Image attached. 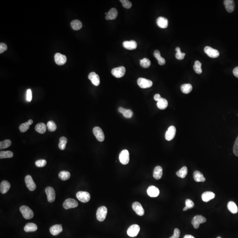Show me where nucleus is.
I'll use <instances>...</instances> for the list:
<instances>
[{
	"instance_id": "obj_1",
	"label": "nucleus",
	"mask_w": 238,
	"mask_h": 238,
	"mask_svg": "<svg viewBox=\"0 0 238 238\" xmlns=\"http://www.w3.org/2000/svg\"><path fill=\"white\" fill-rule=\"evenodd\" d=\"M19 210L25 219L30 220L34 217V214L33 211L26 205L21 206Z\"/></svg>"
},
{
	"instance_id": "obj_2",
	"label": "nucleus",
	"mask_w": 238,
	"mask_h": 238,
	"mask_svg": "<svg viewBox=\"0 0 238 238\" xmlns=\"http://www.w3.org/2000/svg\"><path fill=\"white\" fill-rule=\"evenodd\" d=\"M107 209L106 206H101L97 209L96 213L97 219L99 221H104L107 214Z\"/></svg>"
},
{
	"instance_id": "obj_3",
	"label": "nucleus",
	"mask_w": 238,
	"mask_h": 238,
	"mask_svg": "<svg viewBox=\"0 0 238 238\" xmlns=\"http://www.w3.org/2000/svg\"><path fill=\"white\" fill-rule=\"evenodd\" d=\"M206 221V219L201 215H197L191 221L192 225L194 228L198 229L199 227L200 224L204 223Z\"/></svg>"
},
{
	"instance_id": "obj_4",
	"label": "nucleus",
	"mask_w": 238,
	"mask_h": 238,
	"mask_svg": "<svg viewBox=\"0 0 238 238\" xmlns=\"http://www.w3.org/2000/svg\"><path fill=\"white\" fill-rule=\"evenodd\" d=\"M77 197L79 201L84 203L89 202L90 199V194L86 191H79L77 193Z\"/></svg>"
},
{
	"instance_id": "obj_5",
	"label": "nucleus",
	"mask_w": 238,
	"mask_h": 238,
	"mask_svg": "<svg viewBox=\"0 0 238 238\" xmlns=\"http://www.w3.org/2000/svg\"><path fill=\"white\" fill-rule=\"evenodd\" d=\"M112 75L117 78L122 77H124L126 72V69L125 67L120 66L119 67L113 68L112 70Z\"/></svg>"
},
{
	"instance_id": "obj_6",
	"label": "nucleus",
	"mask_w": 238,
	"mask_h": 238,
	"mask_svg": "<svg viewBox=\"0 0 238 238\" xmlns=\"http://www.w3.org/2000/svg\"><path fill=\"white\" fill-rule=\"evenodd\" d=\"M119 160L123 165H127L130 160L129 153L128 150H124L120 152L119 155Z\"/></svg>"
},
{
	"instance_id": "obj_7",
	"label": "nucleus",
	"mask_w": 238,
	"mask_h": 238,
	"mask_svg": "<svg viewBox=\"0 0 238 238\" xmlns=\"http://www.w3.org/2000/svg\"><path fill=\"white\" fill-rule=\"evenodd\" d=\"M63 207L65 209H68L71 208H75L78 206V203L75 199L68 198L63 203Z\"/></svg>"
},
{
	"instance_id": "obj_8",
	"label": "nucleus",
	"mask_w": 238,
	"mask_h": 238,
	"mask_svg": "<svg viewBox=\"0 0 238 238\" xmlns=\"http://www.w3.org/2000/svg\"><path fill=\"white\" fill-rule=\"evenodd\" d=\"M204 52L208 56L211 58H217L220 55V53L218 50L208 46L205 48Z\"/></svg>"
},
{
	"instance_id": "obj_9",
	"label": "nucleus",
	"mask_w": 238,
	"mask_h": 238,
	"mask_svg": "<svg viewBox=\"0 0 238 238\" xmlns=\"http://www.w3.org/2000/svg\"><path fill=\"white\" fill-rule=\"evenodd\" d=\"M137 83L138 85L141 88L144 89L150 88L153 85V82L151 80L143 78H138L137 80Z\"/></svg>"
},
{
	"instance_id": "obj_10",
	"label": "nucleus",
	"mask_w": 238,
	"mask_h": 238,
	"mask_svg": "<svg viewBox=\"0 0 238 238\" xmlns=\"http://www.w3.org/2000/svg\"><path fill=\"white\" fill-rule=\"evenodd\" d=\"M93 133L99 142H103L105 140V135L102 129L98 127H96L93 128Z\"/></svg>"
},
{
	"instance_id": "obj_11",
	"label": "nucleus",
	"mask_w": 238,
	"mask_h": 238,
	"mask_svg": "<svg viewBox=\"0 0 238 238\" xmlns=\"http://www.w3.org/2000/svg\"><path fill=\"white\" fill-rule=\"evenodd\" d=\"M140 231V227L137 225H131L127 229V234L132 237H136Z\"/></svg>"
},
{
	"instance_id": "obj_12",
	"label": "nucleus",
	"mask_w": 238,
	"mask_h": 238,
	"mask_svg": "<svg viewBox=\"0 0 238 238\" xmlns=\"http://www.w3.org/2000/svg\"><path fill=\"white\" fill-rule=\"evenodd\" d=\"M25 182L26 187L30 191H34L36 188V185L31 175H26L25 178Z\"/></svg>"
},
{
	"instance_id": "obj_13",
	"label": "nucleus",
	"mask_w": 238,
	"mask_h": 238,
	"mask_svg": "<svg viewBox=\"0 0 238 238\" xmlns=\"http://www.w3.org/2000/svg\"><path fill=\"white\" fill-rule=\"evenodd\" d=\"M176 134V128L174 126L169 127L165 135V138L167 141H171L174 138Z\"/></svg>"
},
{
	"instance_id": "obj_14",
	"label": "nucleus",
	"mask_w": 238,
	"mask_h": 238,
	"mask_svg": "<svg viewBox=\"0 0 238 238\" xmlns=\"http://www.w3.org/2000/svg\"><path fill=\"white\" fill-rule=\"evenodd\" d=\"M46 194L47 196V200L49 203H53L55 199V191L53 187H48L46 189Z\"/></svg>"
},
{
	"instance_id": "obj_15",
	"label": "nucleus",
	"mask_w": 238,
	"mask_h": 238,
	"mask_svg": "<svg viewBox=\"0 0 238 238\" xmlns=\"http://www.w3.org/2000/svg\"><path fill=\"white\" fill-rule=\"evenodd\" d=\"M54 59L56 63L59 65H65L67 61L66 56L60 53H56L55 54Z\"/></svg>"
},
{
	"instance_id": "obj_16",
	"label": "nucleus",
	"mask_w": 238,
	"mask_h": 238,
	"mask_svg": "<svg viewBox=\"0 0 238 238\" xmlns=\"http://www.w3.org/2000/svg\"><path fill=\"white\" fill-rule=\"evenodd\" d=\"M132 207L134 211L136 212L138 215L142 216L144 214V210L140 203L135 202L133 203Z\"/></svg>"
},
{
	"instance_id": "obj_17",
	"label": "nucleus",
	"mask_w": 238,
	"mask_h": 238,
	"mask_svg": "<svg viewBox=\"0 0 238 238\" xmlns=\"http://www.w3.org/2000/svg\"><path fill=\"white\" fill-rule=\"evenodd\" d=\"M147 192L148 196L151 197H157L160 193L158 188L154 186H150L147 189Z\"/></svg>"
},
{
	"instance_id": "obj_18",
	"label": "nucleus",
	"mask_w": 238,
	"mask_h": 238,
	"mask_svg": "<svg viewBox=\"0 0 238 238\" xmlns=\"http://www.w3.org/2000/svg\"><path fill=\"white\" fill-rule=\"evenodd\" d=\"M88 78L92 82V84L96 86H98L100 84V80L99 76L95 72H92L89 74Z\"/></svg>"
},
{
	"instance_id": "obj_19",
	"label": "nucleus",
	"mask_w": 238,
	"mask_h": 238,
	"mask_svg": "<svg viewBox=\"0 0 238 238\" xmlns=\"http://www.w3.org/2000/svg\"><path fill=\"white\" fill-rule=\"evenodd\" d=\"M123 45L124 47L128 50H133V49H136L137 47V44L136 42L134 40L125 41L123 42Z\"/></svg>"
},
{
	"instance_id": "obj_20",
	"label": "nucleus",
	"mask_w": 238,
	"mask_h": 238,
	"mask_svg": "<svg viewBox=\"0 0 238 238\" xmlns=\"http://www.w3.org/2000/svg\"><path fill=\"white\" fill-rule=\"evenodd\" d=\"M49 231L52 235H54V236L58 235L63 231L62 225H54L50 228Z\"/></svg>"
},
{
	"instance_id": "obj_21",
	"label": "nucleus",
	"mask_w": 238,
	"mask_h": 238,
	"mask_svg": "<svg viewBox=\"0 0 238 238\" xmlns=\"http://www.w3.org/2000/svg\"><path fill=\"white\" fill-rule=\"evenodd\" d=\"M224 5L228 13H231L233 12L235 7V4L233 0H225L224 1Z\"/></svg>"
},
{
	"instance_id": "obj_22",
	"label": "nucleus",
	"mask_w": 238,
	"mask_h": 238,
	"mask_svg": "<svg viewBox=\"0 0 238 238\" xmlns=\"http://www.w3.org/2000/svg\"><path fill=\"white\" fill-rule=\"evenodd\" d=\"M11 185L8 181L6 180H3L1 183L0 185V191L3 194H6L10 189Z\"/></svg>"
},
{
	"instance_id": "obj_23",
	"label": "nucleus",
	"mask_w": 238,
	"mask_h": 238,
	"mask_svg": "<svg viewBox=\"0 0 238 238\" xmlns=\"http://www.w3.org/2000/svg\"><path fill=\"white\" fill-rule=\"evenodd\" d=\"M215 197L214 193L211 191H206L203 193L202 196V200L204 202H209L210 200L214 199Z\"/></svg>"
},
{
	"instance_id": "obj_24",
	"label": "nucleus",
	"mask_w": 238,
	"mask_h": 238,
	"mask_svg": "<svg viewBox=\"0 0 238 238\" xmlns=\"http://www.w3.org/2000/svg\"><path fill=\"white\" fill-rule=\"evenodd\" d=\"M117 15L118 12L117 9L115 8H111L106 15V20H113L117 17Z\"/></svg>"
},
{
	"instance_id": "obj_25",
	"label": "nucleus",
	"mask_w": 238,
	"mask_h": 238,
	"mask_svg": "<svg viewBox=\"0 0 238 238\" xmlns=\"http://www.w3.org/2000/svg\"><path fill=\"white\" fill-rule=\"evenodd\" d=\"M157 23L158 26L161 28H166L168 26V20L163 17H158L157 20Z\"/></svg>"
},
{
	"instance_id": "obj_26",
	"label": "nucleus",
	"mask_w": 238,
	"mask_h": 238,
	"mask_svg": "<svg viewBox=\"0 0 238 238\" xmlns=\"http://www.w3.org/2000/svg\"><path fill=\"white\" fill-rule=\"evenodd\" d=\"M163 169L160 166H157L155 168L153 173V177L156 180L161 179L163 174Z\"/></svg>"
},
{
	"instance_id": "obj_27",
	"label": "nucleus",
	"mask_w": 238,
	"mask_h": 238,
	"mask_svg": "<svg viewBox=\"0 0 238 238\" xmlns=\"http://www.w3.org/2000/svg\"><path fill=\"white\" fill-rule=\"evenodd\" d=\"M194 180L197 182H204L205 181V178L203 175L198 171H196L193 174Z\"/></svg>"
},
{
	"instance_id": "obj_28",
	"label": "nucleus",
	"mask_w": 238,
	"mask_h": 238,
	"mask_svg": "<svg viewBox=\"0 0 238 238\" xmlns=\"http://www.w3.org/2000/svg\"><path fill=\"white\" fill-rule=\"evenodd\" d=\"M37 229V225L33 223H27L24 228V230L26 232H35Z\"/></svg>"
},
{
	"instance_id": "obj_29",
	"label": "nucleus",
	"mask_w": 238,
	"mask_h": 238,
	"mask_svg": "<svg viewBox=\"0 0 238 238\" xmlns=\"http://www.w3.org/2000/svg\"><path fill=\"white\" fill-rule=\"evenodd\" d=\"M120 113L123 114L124 116L126 118H131L132 117L133 112L130 109H126L123 107H120L118 109Z\"/></svg>"
},
{
	"instance_id": "obj_30",
	"label": "nucleus",
	"mask_w": 238,
	"mask_h": 238,
	"mask_svg": "<svg viewBox=\"0 0 238 238\" xmlns=\"http://www.w3.org/2000/svg\"><path fill=\"white\" fill-rule=\"evenodd\" d=\"M157 107L159 109L164 110V109H166L167 107L168 106V102L167 100L166 99H165V98H162L161 100L157 102Z\"/></svg>"
},
{
	"instance_id": "obj_31",
	"label": "nucleus",
	"mask_w": 238,
	"mask_h": 238,
	"mask_svg": "<svg viewBox=\"0 0 238 238\" xmlns=\"http://www.w3.org/2000/svg\"><path fill=\"white\" fill-rule=\"evenodd\" d=\"M47 126L44 123H40L36 125L35 129L36 131L40 134H44L47 130Z\"/></svg>"
},
{
	"instance_id": "obj_32",
	"label": "nucleus",
	"mask_w": 238,
	"mask_h": 238,
	"mask_svg": "<svg viewBox=\"0 0 238 238\" xmlns=\"http://www.w3.org/2000/svg\"><path fill=\"white\" fill-rule=\"evenodd\" d=\"M228 210L233 214H236L238 213V209L237 205L234 202H229L228 204Z\"/></svg>"
},
{
	"instance_id": "obj_33",
	"label": "nucleus",
	"mask_w": 238,
	"mask_h": 238,
	"mask_svg": "<svg viewBox=\"0 0 238 238\" xmlns=\"http://www.w3.org/2000/svg\"><path fill=\"white\" fill-rule=\"evenodd\" d=\"M181 90L184 94H189L192 90V86L190 84H184L181 86Z\"/></svg>"
},
{
	"instance_id": "obj_34",
	"label": "nucleus",
	"mask_w": 238,
	"mask_h": 238,
	"mask_svg": "<svg viewBox=\"0 0 238 238\" xmlns=\"http://www.w3.org/2000/svg\"><path fill=\"white\" fill-rule=\"evenodd\" d=\"M71 26L73 29L74 30L78 31L79 30L82 28V23H81V21L79 20L76 19V20H73L71 22Z\"/></svg>"
},
{
	"instance_id": "obj_35",
	"label": "nucleus",
	"mask_w": 238,
	"mask_h": 238,
	"mask_svg": "<svg viewBox=\"0 0 238 238\" xmlns=\"http://www.w3.org/2000/svg\"><path fill=\"white\" fill-rule=\"evenodd\" d=\"M188 170L187 167L184 166L182 167L180 170L176 172V174L178 177L181 178H184L187 174Z\"/></svg>"
},
{
	"instance_id": "obj_36",
	"label": "nucleus",
	"mask_w": 238,
	"mask_h": 238,
	"mask_svg": "<svg viewBox=\"0 0 238 238\" xmlns=\"http://www.w3.org/2000/svg\"><path fill=\"white\" fill-rule=\"evenodd\" d=\"M70 176H71V174L68 171H61L59 174V178L63 181H65L69 179L70 178Z\"/></svg>"
},
{
	"instance_id": "obj_37",
	"label": "nucleus",
	"mask_w": 238,
	"mask_h": 238,
	"mask_svg": "<svg viewBox=\"0 0 238 238\" xmlns=\"http://www.w3.org/2000/svg\"><path fill=\"white\" fill-rule=\"evenodd\" d=\"M68 139L67 138L65 137H61L60 138V142H59L58 147L59 149L61 150H64L66 147Z\"/></svg>"
},
{
	"instance_id": "obj_38",
	"label": "nucleus",
	"mask_w": 238,
	"mask_h": 238,
	"mask_svg": "<svg viewBox=\"0 0 238 238\" xmlns=\"http://www.w3.org/2000/svg\"><path fill=\"white\" fill-rule=\"evenodd\" d=\"M13 156V153L10 151H1L0 152V158H11Z\"/></svg>"
},
{
	"instance_id": "obj_39",
	"label": "nucleus",
	"mask_w": 238,
	"mask_h": 238,
	"mask_svg": "<svg viewBox=\"0 0 238 238\" xmlns=\"http://www.w3.org/2000/svg\"><path fill=\"white\" fill-rule=\"evenodd\" d=\"M201 67H202V63L198 61H196V62H195V65L193 66V68L196 73L198 74L202 73L203 70H202Z\"/></svg>"
},
{
	"instance_id": "obj_40",
	"label": "nucleus",
	"mask_w": 238,
	"mask_h": 238,
	"mask_svg": "<svg viewBox=\"0 0 238 238\" xmlns=\"http://www.w3.org/2000/svg\"><path fill=\"white\" fill-rule=\"evenodd\" d=\"M140 65L145 68H148L151 65V62L149 59L144 58L141 60L140 61Z\"/></svg>"
},
{
	"instance_id": "obj_41",
	"label": "nucleus",
	"mask_w": 238,
	"mask_h": 238,
	"mask_svg": "<svg viewBox=\"0 0 238 238\" xmlns=\"http://www.w3.org/2000/svg\"><path fill=\"white\" fill-rule=\"evenodd\" d=\"M12 144V142L9 139H6L5 141L0 142V149L1 150L4 149L9 147Z\"/></svg>"
},
{
	"instance_id": "obj_42",
	"label": "nucleus",
	"mask_w": 238,
	"mask_h": 238,
	"mask_svg": "<svg viewBox=\"0 0 238 238\" xmlns=\"http://www.w3.org/2000/svg\"><path fill=\"white\" fill-rule=\"evenodd\" d=\"M176 50V54H175V57L176 59L180 60H182L184 58L185 56V53H182L180 50V47H176L175 49Z\"/></svg>"
},
{
	"instance_id": "obj_43",
	"label": "nucleus",
	"mask_w": 238,
	"mask_h": 238,
	"mask_svg": "<svg viewBox=\"0 0 238 238\" xmlns=\"http://www.w3.org/2000/svg\"><path fill=\"white\" fill-rule=\"evenodd\" d=\"M186 206L184 208L183 211H187L189 209H191L194 208L195 205L192 201L190 199H187L185 202Z\"/></svg>"
},
{
	"instance_id": "obj_44",
	"label": "nucleus",
	"mask_w": 238,
	"mask_h": 238,
	"mask_svg": "<svg viewBox=\"0 0 238 238\" xmlns=\"http://www.w3.org/2000/svg\"><path fill=\"white\" fill-rule=\"evenodd\" d=\"M48 129L50 132H54L56 130V125L55 123L53 121H49L47 124V125Z\"/></svg>"
},
{
	"instance_id": "obj_45",
	"label": "nucleus",
	"mask_w": 238,
	"mask_h": 238,
	"mask_svg": "<svg viewBox=\"0 0 238 238\" xmlns=\"http://www.w3.org/2000/svg\"><path fill=\"white\" fill-rule=\"evenodd\" d=\"M29 127H30V125L28 124V122H26L21 124L19 126V129L21 132L24 133L26 132L29 129Z\"/></svg>"
},
{
	"instance_id": "obj_46",
	"label": "nucleus",
	"mask_w": 238,
	"mask_h": 238,
	"mask_svg": "<svg viewBox=\"0 0 238 238\" xmlns=\"http://www.w3.org/2000/svg\"><path fill=\"white\" fill-rule=\"evenodd\" d=\"M47 162L46 160L44 159H41V160H38L35 163V166L38 167L42 168L45 166L47 165Z\"/></svg>"
},
{
	"instance_id": "obj_47",
	"label": "nucleus",
	"mask_w": 238,
	"mask_h": 238,
	"mask_svg": "<svg viewBox=\"0 0 238 238\" xmlns=\"http://www.w3.org/2000/svg\"><path fill=\"white\" fill-rule=\"evenodd\" d=\"M120 1L122 3L123 7L125 8L129 9V8H130L132 7V3L129 1H127V0H120Z\"/></svg>"
},
{
	"instance_id": "obj_48",
	"label": "nucleus",
	"mask_w": 238,
	"mask_h": 238,
	"mask_svg": "<svg viewBox=\"0 0 238 238\" xmlns=\"http://www.w3.org/2000/svg\"><path fill=\"white\" fill-rule=\"evenodd\" d=\"M233 152L235 155L238 157V136L236 138L234 145Z\"/></svg>"
},
{
	"instance_id": "obj_49",
	"label": "nucleus",
	"mask_w": 238,
	"mask_h": 238,
	"mask_svg": "<svg viewBox=\"0 0 238 238\" xmlns=\"http://www.w3.org/2000/svg\"><path fill=\"white\" fill-rule=\"evenodd\" d=\"M180 231L178 228H175L174 231V234L169 238H180Z\"/></svg>"
},
{
	"instance_id": "obj_50",
	"label": "nucleus",
	"mask_w": 238,
	"mask_h": 238,
	"mask_svg": "<svg viewBox=\"0 0 238 238\" xmlns=\"http://www.w3.org/2000/svg\"><path fill=\"white\" fill-rule=\"evenodd\" d=\"M32 92L31 89H28L26 91V99L28 102H31L32 100Z\"/></svg>"
},
{
	"instance_id": "obj_51",
	"label": "nucleus",
	"mask_w": 238,
	"mask_h": 238,
	"mask_svg": "<svg viewBox=\"0 0 238 238\" xmlns=\"http://www.w3.org/2000/svg\"><path fill=\"white\" fill-rule=\"evenodd\" d=\"M7 49V46L4 43H1L0 44V53L2 54L3 52Z\"/></svg>"
},
{
	"instance_id": "obj_52",
	"label": "nucleus",
	"mask_w": 238,
	"mask_h": 238,
	"mask_svg": "<svg viewBox=\"0 0 238 238\" xmlns=\"http://www.w3.org/2000/svg\"><path fill=\"white\" fill-rule=\"evenodd\" d=\"M154 56L156 58L157 60H159L161 58V53L159 50H156L154 52Z\"/></svg>"
},
{
	"instance_id": "obj_53",
	"label": "nucleus",
	"mask_w": 238,
	"mask_h": 238,
	"mask_svg": "<svg viewBox=\"0 0 238 238\" xmlns=\"http://www.w3.org/2000/svg\"><path fill=\"white\" fill-rule=\"evenodd\" d=\"M158 64L161 65H163L166 64V60L164 58H163L162 57L158 61Z\"/></svg>"
},
{
	"instance_id": "obj_54",
	"label": "nucleus",
	"mask_w": 238,
	"mask_h": 238,
	"mask_svg": "<svg viewBox=\"0 0 238 238\" xmlns=\"http://www.w3.org/2000/svg\"><path fill=\"white\" fill-rule=\"evenodd\" d=\"M161 95H160L159 94H156L154 96V99L156 101H157V102H158V101L161 100Z\"/></svg>"
},
{
	"instance_id": "obj_55",
	"label": "nucleus",
	"mask_w": 238,
	"mask_h": 238,
	"mask_svg": "<svg viewBox=\"0 0 238 238\" xmlns=\"http://www.w3.org/2000/svg\"><path fill=\"white\" fill-rule=\"evenodd\" d=\"M234 75L238 78V67L235 68L233 71Z\"/></svg>"
},
{
	"instance_id": "obj_56",
	"label": "nucleus",
	"mask_w": 238,
	"mask_h": 238,
	"mask_svg": "<svg viewBox=\"0 0 238 238\" xmlns=\"http://www.w3.org/2000/svg\"><path fill=\"white\" fill-rule=\"evenodd\" d=\"M184 238H195L194 236H193L192 235H185L184 237Z\"/></svg>"
},
{
	"instance_id": "obj_57",
	"label": "nucleus",
	"mask_w": 238,
	"mask_h": 238,
	"mask_svg": "<svg viewBox=\"0 0 238 238\" xmlns=\"http://www.w3.org/2000/svg\"><path fill=\"white\" fill-rule=\"evenodd\" d=\"M27 122H28V124H29V125H32V124H33V120H28V121H27Z\"/></svg>"
},
{
	"instance_id": "obj_58",
	"label": "nucleus",
	"mask_w": 238,
	"mask_h": 238,
	"mask_svg": "<svg viewBox=\"0 0 238 238\" xmlns=\"http://www.w3.org/2000/svg\"><path fill=\"white\" fill-rule=\"evenodd\" d=\"M221 238V237H217V238Z\"/></svg>"
}]
</instances>
